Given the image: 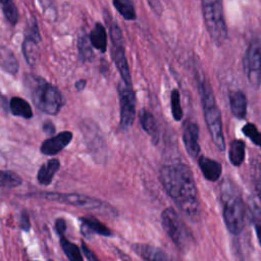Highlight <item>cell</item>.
Returning a JSON list of instances; mask_svg holds the SVG:
<instances>
[{
    "instance_id": "obj_1",
    "label": "cell",
    "mask_w": 261,
    "mask_h": 261,
    "mask_svg": "<svg viewBox=\"0 0 261 261\" xmlns=\"http://www.w3.org/2000/svg\"><path fill=\"white\" fill-rule=\"evenodd\" d=\"M160 181L177 208L190 219L199 218L200 202L194 174L184 163L165 164L159 170Z\"/></svg>"
},
{
    "instance_id": "obj_2",
    "label": "cell",
    "mask_w": 261,
    "mask_h": 261,
    "mask_svg": "<svg viewBox=\"0 0 261 261\" xmlns=\"http://www.w3.org/2000/svg\"><path fill=\"white\" fill-rule=\"evenodd\" d=\"M28 89L35 106L46 114L56 115L61 110L65 101L60 91L44 77L28 74L24 77Z\"/></svg>"
},
{
    "instance_id": "obj_3",
    "label": "cell",
    "mask_w": 261,
    "mask_h": 261,
    "mask_svg": "<svg viewBox=\"0 0 261 261\" xmlns=\"http://www.w3.org/2000/svg\"><path fill=\"white\" fill-rule=\"evenodd\" d=\"M220 199L224 223L232 234H240L245 225L246 207L241 193L230 180H223L220 188Z\"/></svg>"
},
{
    "instance_id": "obj_4",
    "label": "cell",
    "mask_w": 261,
    "mask_h": 261,
    "mask_svg": "<svg viewBox=\"0 0 261 261\" xmlns=\"http://www.w3.org/2000/svg\"><path fill=\"white\" fill-rule=\"evenodd\" d=\"M199 90H200L201 101L203 105L204 118L209 130V134L211 136L212 142L218 150L224 151L225 141L223 136L220 110L217 106V103L209 82L205 79L201 80L199 82Z\"/></svg>"
},
{
    "instance_id": "obj_5",
    "label": "cell",
    "mask_w": 261,
    "mask_h": 261,
    "mask_svg": "<svg viewBox=\"0 0 261 261\" xmlns=\"http://www.w3.org/2000/svg\"><path fill=\"white\" fill-rule=\"evenodd\" d=\"M28 196L31 197H38L42 199H46L48 201H53L61 204L71 205L75 207H80L87 210L92 211H100L103 214H106L108 216H116L117 211L108 203H105L99 199L75 194V193H59V192H34L29 194Z\"/></svg>"
},
{
    "instance_id": "obj_6",
    "label": "cell",
    "mask_w": 261,
    "mask_h": 261,
    "mask_svg": "<svg viewBox=\"0 0 261 261\" xmlns=\"http://www.w3.org/2000/svg\"><path fill=\"white\" fill-rule=\"evenodd\" d=\"M202 13L206 29L215 44L221 45L227 38V28L219 0H202Z\"/></svg>"
},
{
    "instance_id": "obj_7",
    "label": "cell",
    "mask_w": 261,
    "mask_h": 261,
    "mask_svg": "<svg viewBox=\"0 0 261 261\" xmlns=\"http://www.w3.org/2000/svg\"><path fill=\"white\" fill-rule=\"evenodd\" d=\"M161 223L167 236L180 251L190 249L193 243V234L174 209L166 208L162 211Z\"/></svg>"
},
{
    "instance_id": "obj_8",
    "label": "cell",
    "mask_w": 261,
    "mask_h": 261,
    "mask_svg": "<svg viewBox=\"0 0 261 261\" xmlns=\"http://www.w3.org/2000/svg\"><path fill=\"white\" fill-rule=\"evenodd\" d=\"M105 20L108 24L110 39L112 43L111 47V56L112 59L116 65V68L118 69L120 76L124 83V86L126 88H133L132 87V76L130 71L128 68V63L125 57V50H124V41L122 32L117 24V22L111 17V14L107 13L105 14Z\"/></svg>"
},
{
    "instance_id": "obj_9",
    "label": "cell",
    "mask_w": 261,
    "mask_h": 261,
    "mask_svg": "<svg viewBox=\"0 0 261 261\" xmlns=\"http://www.w3.org/2000/svg\"><path fill=\"white\" fill-rule=\"evenodd\" d=\"M244 71L248 83L258 89L261 85V40L253 39L245 52L243 59Z\"/></svg>"
},
{
    "instance_id": "obj_10",
    "label": "cell",
    "mask_w": 261,
    "mask_h": 261,
    "mask_svg": "<svg viewBox=\"0 0 261 261\" xmlns=\"http://www.w3.org/2000/svg\"><path fill=\"white\" fill-rule=\"evenodd\" d=\"M120 125L128 128L135 120V93L133 88H126L124 85L118 86Z\"/></svg>"
},
{
    "instance_id": "obj_11",
    "label": "cell",
    "mask_w": 261,
    "mask_h": 261,
    "mask_svg": "<svg viewBox=\"0 0 261 261\" xmlns=\"http://www.w3.org/2000/svg\"><path fill=\"white\" fill-rule=\"evenodd\" d=\"M72 137L73 135L69 130L58 133L57 135L43 141L40 146V151L44 155H48V156L56 155L71 142Z\"/></svg>"
},
{
    "instance_id": "obj_12",
    "label": "cell",
    "mask_w": 261,
    "mask_h": 261,
    "mask_svg": "<svg viewBox=\"0 0 261 261\" xmlns=\"http://www.w3.org/2000/svg\"><path fill=\"white\" fill-rule=\"evenodd\" d=\"M199 126L196 122L187 120L182 126V141L188 154L196 159L200 154V145L198 143Z\"/></svg>"
},
{
    "instance_id": "obj_13",
    "label": "cell",
    "mask_w": 261,
    "mask_h": 261,
    "mask_svg": "<svg viewBox=\"0 0 261 261\" xmlns=\"http://www.w3.org/2000/svg\"><path fill=\"white\" fill-rule=\"evenodd\" d=\"M134 251L145 261H174L166 252L154 246L146 244H136Z\"/></svg>"
},
{
    "instance_id": "obj_14",
    "label": "cell",
    "mask_w": 261,
    "mask_h": 261,
    "mask_svg": "<svg viewBox=\"0 0 261 261\" xmlns=\"http://www.w3.org/2000/svg\"><path fill=\"white\" fill-rule=\"evenodd\" d=\"M198 165L206 179L210 181H216L219 179L222 172V166L218 161L206 156H199Z\"/></svg>"
},
{
    "instance_id": "obj_15",
    "label": "cell",
    "mask_w": 261,
    "mask_h": 261,
    "mask_svg": "<svg viewBox=\"0 0 261 261\" xmlns=\"http://www.w3.org/2000/svg\"><path fill=\"white\" fill-rule=\"evenodd\" d=\"M59 168L60 161L57 158H52L46 161L43 165H41L37 173V179L39 184L43 186H49L52 182V179L55 173L59 170Z\"/></svg>"
},
{
    "instance_id": "obj_16",
    "label": "cell",
    "mask_w": 261,
    "mask_h": 261,
    "mask_svg": "<svg viewBox=\"0 0 261 261\" xmlns=\"http://www.w3.org/2000/svg\"><path fill=\"white\" fill-rule=\"evenodd\" d=\"M80 220L82 222L81 229L85 236H88L89 233H97L104 237H110L112 234L111 230L105 224L94 217H81Z\"/></svg>"
},
{
    "instance_id": "obj_17",
    "label": "cell",
    "mask_w": 261,
    "mask_h": 261,
    "mask_svg": "<svg viewBox=\"0 0 261 261\" xmlns=\"http://www.w3.org/2000/svg\"><path fill=\"white\" fill-rule=\"evenodd\" d=\"M229 105L232 115L239 119L245 118L247 114V98L242 91L229 93Z\"/></svg>"
},
{
    "instance_id": "obj_18",
    "label": "cell",
    "mask_w": 261,
    "mask_h": 261,
    "mask_svg": "<svg viewBox=\"0 0 261 261\" xmlns=\"http://www.w3.org/2000/svg\"><path fill=\"white\" fill-rule=\"evenodd\" d=\"M139 116L142 127L150 136L153 144L156 145L159 141V130L155 117L151 112H149L146 109H141Z\"/></svg>"
},
{
    "instance_id": "obj_19",
    "label": "cell",
    "mask_w": 261,
    "mask_h": 261,
    "mask_svg": "<svg viewBox=\"0 0 261 261\" xmlns=\"http://www.w3.org/2000/svg\"><path fill=\"white\" fill-rule=\"evenodd\" d=\"M89 40L92 47L104 53L107 49V34L104 25L101 22H96L89 34Z\"/></svg>"
},
{
    "instance_id": "obj_20",
    "label": "cell",
    "mask_w": 261,
    "mask_h": 261,
    "mask_svg": "<svg viewBox=\"0 0 261 261\" xmlns=\"http://www.w3.org/2000/svg\"><path fill=\"white\" fill-rule=\"evenodd\" d=\"M9 111L15 115L25 119L33 117V109L31 105L20 97H12L9 101Z\"/></svg>"
},
{
    "instance_id": "obj_21",
    "label": "cell",
    "mask_w": 261,
    "mask_h": 261,
    "mask_svg": "<svg viewBox=\"0 0 261 261\" xmlns=\"http://www.w3.org/2000/svg\"><path fill=\"white\" fill-rule=\"evenodd\" d=\"M77 52L80 59L83 62L91 61L94 57L92 45L89 40V36L86 34L85 30H82L77 35Z\"/></svg>"
},
{
    "instance_id": "obj_22",
    "label": "cell",
    "mask_w": 261,
    "mask_h": 261,
    "mask_svg": "<svg viewBox=\"0 0 261 261\" xmlns=\"http://www.w3.org/2000/svg\"><path fill=\"white\" fill-rule=\"evenodd\" d=\"M245 143L242 140H232L229 145L228 158L233 166H240L245 159Z\"/></svg>"
},
{
    "instance_id": "obj_23",
    "label": "cell",
    "mask_w": 261,
    "mask_h": 261,
    "mask_svg": "<svg viewBox=\"0 0 261 261\" xmlns=\"http://www.w3.org/2000/svg\"><path fill=\"white\" fill-rule=\"evenodd\" d=\"M0 65L10 74L18 71V62L9 49H0Z\"/></svg>"
},
{
    "instance_id": "obj_24",
    "label": "cell",
    "mask_w": 261,
    "mask_h": 261,
    "mask_svg": "<svg viewBox=\"0 0 261 261\" xmlns=\"http://www.w3.org/2000/svg\"><path fill=\"white\" fill-rule=\"evenodd\" d=\"M59 238L60 246L63 250V253L66 255L67 259L69 261H83V256L80 248L75 244L68 241L64 236H61Z\"/></svg>"
},
{
    "instance_id": "obj_25",
    "label": "cell",
    "mask_w": 261,
    "mask_h": 261,
    "mask_svg": "<svg viewBox=\"0 0 261 261\" xmlns=\"http://www.w3.org/2000/svg\"><path fill=\"white\" fill-rule=\"evenodd\" d=\"M116 10L122 15V17L126 20L136 19V10L134 3L129 0H114L112 2Z\"/></svg>"
},
{
    "instance_id": "obj_26",
    "label": "cell",
    "mask_w": 261,
    "mask_h": 261,
    "mask_svg": "<svg viewBox=\"0 0 261 261\" xmlns=\"http://www.w3.org/2000/svg\"><path fill=\"white\" fill-rule=\"evenodd\" d=\"M21 50L27 62L32 66L35 65L38 57V44L28 38H24L21 44Z\"/></svg>"
},
{
    "instance_id": "obj_27",
    "label": "cell",
    "mask_w": 261,
    "mask_h": 261,
    "mask_svg": "<svg viewBox=\"0 0 261 261\" xmlns=\"http://www.w3.org/2000/svg\"><path fill=\"white\" fill-rule=\"evenodd\" d=\"M22 184V178L11 170H0V188H16Z\"/></svg>"
},
{
    "instance_id": "obj_28",
    "label": "cell",
    "mask_w": 261,
    "mask_h": 261,
    "mask_svg": "<svg viewBox=\"0 0 261 261\" xmlns=\"http://www.w3.org/2000/svg\"><path fill=\"white\" fill-rule=\"evenodd\" d=\"M0 5L7 21L11 25H15L18 21V10L14 2L11 0H0Z\"/></svg>"
},
{
    "instance_id": "obj_29",
    "label": "cell",
    "mask_w": 261,
    "mask_h": 261,
    "mask_svg": "<svg viewBox=\"0 0 261 261\" xmlns=\"http://www.w3.org/2000/svg\"><path fill=\"white\" fill-rule=\"evenodd\" d=\"M24 38H28L37 44H39L41 42L42 38L40 35L38 22H37L35 16H32L27 23V27L24 30Z\"/></svg>"
},
{
    "instance_id": "obj_30",
    "label": "cell",
    "mask_w": 261,
    "mask_h": 261,
    "mask_svg": "<svg viewBox=\"0 0 261 261\" xmlns=\"http://www.w3.org/2000/svg\"><path fill=\"white\" fill-rule=\"evenodd\" d=\"M171 113L175 120L179 121L182 118V109L180 106V95L177 89H173L170 96Z\"/></svg>"
},
{
    "instance_id": "obj_31",
    "label": "cell",
    "mask_w": 261,
    "mask_h": 261,
    "mask_svg": "<svg viewBox=\"0 0 261 261\" xmlns=\"http://www.w3.org/2000/svg\"><path fill=\"white\" fill-rule=\"evenodd\" d=\"M251 177L254 184L257 195L261 201V163L258 161H253L251 164Z\"/></svg>"
},
{
    "instance_id": "obj_32",
    "label": "cell",
    "mask_w": 261,
    "mask_h": 261,
    "mask_svg": "<svg viewBox=\"0 0 261 261\" xmlns=\"http://www.w3.org/2000/svg\"><path fill=\"white\" fill-rule=\"evenodd\" d=\"M243 134L248 137L255 145L261 147V132L258 130L257 126L251 122L246 123L242 128Z\"/></svg>"
},
{
    "instance_id": "obj_33",
    "label": "cell",
    "mask_w": 261,
    "mask_h": 261,
    "mask_svg": "<svg viewBox=\"0 0 261 261\" xmlns=\"http://www.w3.org/2000/svg\"><path fill=\"white\" fill-rule=\"evenodd\" d=\"M19 225L20 228L24 231H29L31 229V221H30V217L29 214L25 210H23L20 214V221H19Z\"/></svg>"
},
{
    "instance_id": "obj_34",
    "label": "cell",
    "mask_w": 261,
    "mask_h": 261,
    "mask_svg": "<svg viewBox=\"0 0 261 261\" xmlns=\"http://www.w3.org/2000/svg\"><path fill=\"white\" fill-rule=\"evenodd\" d=\"M55 230L59 237L64 236L66 231V222L63 218H57L55 220Z\"/></svg>"
},
{
    "instance_id": "obj_35",
    "label": "cell",
    "mask_w": 261,
    "mask_h": 261,
    "mask_svg": "<svg viewBox=\"0 0 261 261\" xmlns=\"http://www.w3.org/2000/svg\"><path fill=\"white\" fill-rule=\"evenodd\" d=\"M82 251H83V253H84V255H85V257L87 258L88 261H101V260H99L98 257L89 249V247H88L84 242L82 243Z\"/></svg>"
},
{
    "instance_id": "obj_36",
    "label": "cell",
    "mask_w": 261,
    "mask_h": 261,
    "mask_svg": "<svg viewBox=\"0 0 261 261\" xmlns=\"http://www.w3.org/2000/svg\"><path fill=\"white\" fill-rule=\"evenodd\" d=\"M42 129H43V132H44L46 135H48V136H52V135H54L55 132H56V128H55L54 123H53L52 121H50V120L44 121V123H43V125H42Z\"/></svg>"
},
{
    "instance_id": "obj_37",
    "label": "cell",
    "mask_w": 261,
    "mask_h": 261,
    "mask_svg": "<svg viewBox=\"0 0 261 261\" xmlns=\"http://www.w3.org/2000/svg\"><path fill=\"white\" fill-rule=\"evenodd\" d=\"M0 108L6 113L9 111V105H8L7 98L2 93H0Z\"/></svg>"
},
{
    "instance_id": "obj_38",
    "label": "cell",
    "mask_w": 261,
    "mask_h": 261,
    "mask_svg": "<svg viewBox=\"0 0 261 261\" xmlns=\"http://www.w3.org/2000/svg\"><path fill=\"white\" fill-rule=\"evenodd\" d=\"M148 4L151 6V8L157 13L159 14L162 10V7H161V3L159 1H149Z\"/></svg>"
},
{
    "instance_id": "obj_39",
    "label": "cell",
    "mask_w": 261,
    "mask_h": 261,
    "mask_svg": "<svg viewBox=\"0 0 261 261\" xmlns=\"http://www.w3.org/2000/svg\"><path fill=\"white\" fill-rule=\"evenodd\" d=\"M86 85H87V81L86 80H79L77 82H75L74 87H75L77 92H81V91H83L86 88Z\"/></svg>"
},
{
    "instance_id": "obj_40",
    "label": "cell",
    "mask_w": 261,
    "mask_h": 261,
    "mask_svg": "<svg viewBox=\"0 0 261 261\" xmlns=\"http://www.w3.org/2000/svg\"><path fill=\"white\" fill-rule=\"evenodd\" d=\"M255 231H256V236H257V239L259 241V244L261 246V225L259 223L255 224Z\"/></svg>"
},
{
    "instance_id": "obj_41",
    "label": "cell",
    "mask_w": 261,
    "mask_h": 261,
    "mask_svg": "<svg viewBox=\"0 0 261 261\" xmlns=\"http://www.w3.org/2000/svg\"><path fill=\"white\" fill-rule=\"evenodd\" d=\"M50 261H52V260H50Z\"/></svg>"
}]
</instances>
